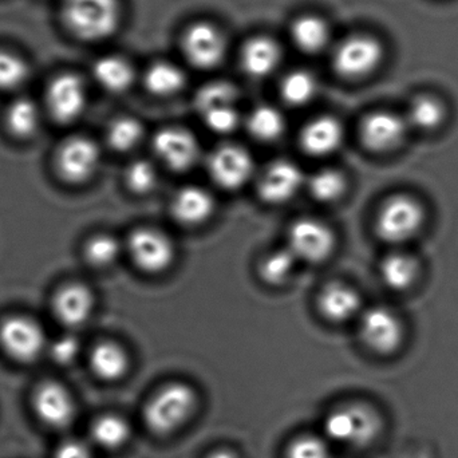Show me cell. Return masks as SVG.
I'll list each match as a JSON object with an SVG mask.
<instances>
[{
	"mask_svg": "<svg viewBox=\"0 0 458 458\" xmlns=\"http://www.w3.org/2000/svg\"><path fill=\"white\" fill-rule=\"evenodd\" d=\"M198 408V393L192 386L184 382H171L147 401L142 420L153 435L171 437L190 424Z\"/></svg>",
	"mask_w": 458,
	"mask_h": 458,
	"instance_id": "cell-1",
	"label": "cell"
},
{
	"mask_svg": "<svg viewBox=\"0 0 458 458\" xmlns=\"http://www.w3.org/2000/svg\"><path fill=\"white\" fill-rule=\"evenodd\" d=\"M118 0H64L62 19L75 37L88 42L107 39L121 23Z\"/></svg>",
	"mask_w": 458,
	"mask_h": 458,
	"instance_id": "cell-2",
	"label": "cell"
},
{
	"mask_svg": "<svg viewBox=\"0 0 458 458\" xmlns=\"http://www.w3.org/2000/svg\"><path fill=\"white\" fill-rule=\"evenodd\" d=\"M382 430L378 411L365 403H347L326 416L323 424L325 437L330 443L350 448L370 445Z\"/></svg>",
	"mask_w": 458,
	"mask_h": 458,
	"instance_id": "cell-3",
	"label": "cell"
},
{
	"mask_svg": "<svg viewBox=\"0 0 458 458\" xmlns=\"http://www.w3.org/2000/svg\"><path fill=\"white\" fill-rule=\"evenodd\" d=\"M425 225V211L417 199L409 195H395L387 199L377 215L378 236L390 244H405L421 232Z\"/></svg>",
	"mask_w": 458,
	"mask_h": 458,
	"instance_id": "cell-4",
	"label": "cell"
},
{
	"mask_svg": "<svg viewBox=\"0 0 458 458\" xmlns=\"http://www.w3.org/2000/svg\"><path fill=\"white\" fill-rule=\"evenodd\" d=\"M384 45L371 35H352L334 51L335 72L349 80H362L373 74L384 61Z\"/></svg>",
	"mask_w": 458,
	"mask_h": 458,
	"instance_id": "cell-5",
	"label": "cell"
},
{
	"mask_svg": "<svg viewBox=\"0 0 458 458\" xmlns=\"http://www.w3.org/2000/svg\"><path fill=\"white\" fill-rule=\"evenodd\" d=\"M46 106L59 123H70L82 115L88 102L82 78L72 72H62L50 81L46 89Z\"/></svg>",
	"mask_w": 458,
	"mask_h": 458,
	"instance_id": "cell-6",
	"label": "cell"
},
{
	"mask_svg": "<svg viewBox=\"0 0 458 458\" xmlns=\"http://www.w3.org/2000/svg\"><path fill=\"white\" fill-rule=\"evenodd\" d=\"M363 342L378 354H392L400 349L405 336L403 320L387 307L369 309L360 319Z\"/></svg>",
	"mask_w": 458,
	"mask_h": 458,
	"instance_id": "cell-7",
	"label": "cell"
},
{
	"mask_svg": "<svg viewBox=\"0 0 458 458\" xmlns=\"http://www.w3.org/2000/svg\"><path fill=\"white\" fill-rule=\"evenodd\" d=\"M0 344L4 352L18 362L37 360L45 347V334L34 320L26 317H13L0 326Z\"/></svg>",
	"mask_w": 458,
	"mask_h": 458,
	"instance_id": "cell-8",
	"label": "cell"
},
{
	"mask_svg": "<svg viewBox=\"0 0 458 458\" xmlns=\"http://www.w3.org/2000/svg\"><path fill=\"white\" fill-rule=\"evenodd\" d=\"M128 247L136 266L150 274L164 271L174 261V242L157 229H136L129 237Z\"/></svg>",
	"mask_w": 458,
	"mask_h": 458,
	"instance_id": "cell-9",
	"label": "cell"
},
{
	"mask_svg": "<svg viewBox=\"0 0 458 458\" xmlns=\"http://www.w3.org/2000/svg\"><path fill=\"white\" fill-rule=\"evenodd\" d=\"M182 48L193 66L201 70H211L225 59L227 42L217 27L201 21L187 30L182 39Z\"/></svg>",
	"mask_w": 458,
	"mask_h": 458,
	"instance_id": "cell-10",
	"label": "cell"
},
{
	"mask_svg": "<svg viewBox=\"0 0 458 458\" xmlns=\"http://www.w3.org/2000/svg\"><path fill=\"white\" fill-rule=\"evenodd\" d=\"M288 244V250L295 258L318 263L331 255L335 247V236L333 231L319 220L301 219L293 223L290 228Z\"/></svg>",
	"mask_w": 458,
	"mask_h": 458,
	"instance_id": "cell-11",
	"label": "cell"
},
{
	"mask_svg": "<svg viewBox=\"0 0 458 458\" xmlns=\"http://www.w3.org/2000/svg\"><path fill=\"white\" fill-rule=\"evenodd\" d=\"M99 149L88 137L67 139L56 155V168L62 179L69 182H86L96 174L99 165Z\"/></svg>",
	"mask_w": 458,
	"mask_h": 458,
	"instance_id": "cell-12",
	"label": "cell"
},
{
	"mask_svg": "<svg viewBox=\"0 0 458 458\" xmlns=\"http://www.w3.org/2000/svg\"><path fill=\"white\" fill-rule=\"evenodd\" d=\"M409 131L405 115L382 110L371 113L363 120L360 139L373 152L386 153L401 147Z\"/></svg>",
	"mask_w": 458,
	"mask_h": 458,
	"instance_id": "cell-13",
	"label": "cell"
},
{
	"mask_svg": "<svg viewBox=\"0 0 458 458\" xmlns=\"http://www.w3.org/2000/svg\"><path fill=\"white\" fill-rule=\"evenodd\" d=\"M212 180L225 190H237L250 180L253 171L252 158L237 145L217 148L208 161Z\"/></svg>",
	"mask_w": 458,
	"mask_h": 458,
	"instance_id": "cell-14",
	"label": "cell"
},
{
	"mask_svg": "<svg viewBox=\"0 0 458 458\" xmlns=\"http://www.w3.org/2000/svg\"><path fill=\"white\" fill-rule=\"evenodd\" d=\"M32 405L38 419L53 429L70 427L75 417V403L72 394L56 382L39 385L35 390Z\"/></svg>",
	"mask_w": 458,
	"mask_h": 458,
	"instance_id": "cell-15",
	"label": "cell"
},
{
	"mask_svg": "<svg viewBox=\"0 0 458 458\" xmlns=\"http://www.w3.org/2000/svg\"><path fill=\"white\" fill-rule=\"evenodd\" d=\"M156 156L174 171H187L199 157V144L191 131L182 128H166L153 139Z\"/></svg>",
	"mask_w": 458,
	"mask_h": 458,
	"instance_id": "cell-16",
	"label": "cell"
},
{
	"mask_svg": "<svg viewBox=\"0 0 458 458\" xmlns=\"http://www.w3.org/2000/svg\"><path fill=\"white\" fill-rule=\"evenodd\" d=\"M303 182V174L296 164L276 160L264 171L258 185L261 200L269 204H282L290 200Z\"/></svg>",
	"mask_w": 458,
	"mask_h": 458,
	"instance_id": "cell-17",
	"label": "cell"
},
{
	"mask_svg": "<svg viewBox=\"0 0 458 458\" xmlns=\"http://www.w3.org/2000/svg\"><path fill=\"white\" fill-rule=\"evenodd\" d=\"M93 295L82 284H69L56 293L53 309L56 319L67 327L82 326L93 311Z\"/></svg>",
	"mask_w": 458,
	"mask_h": 458,
	"instance_id": "cell-18",
	"label": "cell"
},
{
	"mask_svg": "<svg viewBox=\"0 0 458 458\" xmlns=\"http://www.w3.org/2000/svg\"><path fill=\"white\" fill-rule=\"evenodd\" d=\"M282 59L280 46L268 37H256L248 40L242 50L240 64L245 74L255 80L271 75Z\"/></svg>",
	"mask_w": 458,
	"mask_h": 458,
	"instance_id": "cell-19",
	"label": "cell"
},
{
	"mask_svg": "<svg viewBox=\"0 0 458 458\" xmlns=\"http://www.w3.org/2000/svg\"><path fill=\"white\" fill-rule=\"evenodd\" d=\"M344 128L335 118L319 117L310 121L301 133V145L304 152L317 157L330 155L341 147Z\"/></svg>",
	"mask_w": 458,
	"mask_h": 458,
	"instance_id": "cell-20",
	"label": "cell"
},
{
	"mask_svg": "<svg viewBox=\"0 0 458 458\" xmlns=\"http://www.w3.org/2000/svg\"><path fill=\"white\" fill-rule=\"evenodd\" d=\"M212 196L200 187H185L172 200V215L184 225H198L214 214Z\"/></svg>",
	"mask_w": 458,
	"mask_h": 458,
	"instance_id": "cell-21",
	"label": "cell"
},
{
	"mask_svg": "<svg viewBox=\"0 0 458 458\" xmlns=\"http://www.w3.org/2000/svg\"><path fill=\"white\" fill-rule=\"evenodd\" d=\"M360 299L349 285L331 283L323 288L319 296V309L327 319L344 322L357 314Z\"/></svg>",
	"mask_w": 458,
	"mask_h": 458,
	"instance_id": "cell-22",
	"label": "cell"
},
{
	"mask_svg": "<svg viewBox=\"0 0 458 458\" xmlns=\"http://www.w3.org/2000/svg\"><path fill=\"white\" fill-rule=\"evenodd\" d=\"M420 276V263L405 250L389 253L381 263V277L387 287L394 291H406Z\"/></svg>",
	"mask_w": 458,
	"mask_h": 458,
	"instance_id": "cell-23",
	"label": "cell"
},
{
	"mask_svg": "<svg viewBox=\"0 0 458 458\" xmlns=\"http://www.w3.org/2000/svg\"><path fill=\"white\" fill-rule=\"evenodd\" d=\"M93 373L102 381L114 382L123 378L129 369V357L120 344L102 342L90 355Z\"/></svg>",
	"mask_w": 458,
	"mask_h": 458,
	"instance_id": "cell-24",
	"label": "cell"
},
{
	"mask_svg": "<svg viewBox=\"0 0 458 458\" xmlns=\"http://www.w3.org/2000/svg\"><path fill=\"white\" fill-rule=\"evenodd\" d=\"M97 83L110 93H123L134 81V70L123 56L105 55L93 66Z\"/></svg>",
	"mask_w": 458,
	"mask_h": 458,
	"instance_id": "cell-25",
	"label": "cell"
},
{
	"mask_svg": "<svg viewBox=\"0 0 458 458\" xmlns=\"http://www.w3.org/2000/svg\"><path fill=\"white\" fill-rule=\"evenodd\" d=\"M94 443L105 451L123 448L131 437V427L125 417L115 413L102 414L94 420L90 428Z\"/></svg>",
	"mask_w": 458,
	"mask_h": 458,
	"instance_id": "cell-26",
	"label": "cell"
},
{
	"mask_svg": "<svg viewBox=\"0 0 458 458\" xmlns=\"http://www.w3.org/2000/svg\"><path fill=\"white\" fill-rule=\"evenodd\" d=\"M291 38L299 50L307 54L320 53L330 40V29L317 15H303L291 26Z\"/></svg>",
	"mask_w": 458,
	"mask_h": 458,
	"instance_id": "cell-27",
	"label": "cell"
},
{
	"mask_svg": "<svg viewBox=\"0 0 458 458\" xmlns=\"http://www.w3.org/2000/svg\"><path fill=\"white\" fill-rule=\"evenodd\" d=\"M446 117L445 105L433 96L416 97L409 105L405 118L409 128L419 131H433L443 125Z\"/></svg>",
	"mask_w": 458,
	"mask_h": 458,
	"instance_id": "cell-28",
	"label": "cell"
},
{
	"mask_svg": "<svg viewBox=\"0 0 458 458\" xmlns=\"http://www.w3.org/2000/svg\"><path fill=\"white\" fill-rule=\"evenodd\" d=\"M39 109L30 98H16L5 112V125L18 139L34 136L39 128Z\"/></svg>",
	"mask_w": 458,
	"mask_h": 458,
	"instance_id": "cell-29",
	"label": "cell"
},
{
	"mask_svg": "<svg viewBox=\"0 0 458 458\" xmlns=\"http://www.w3.org/2000/svg\"><path fill=\"white\" fill-rule=\"evenodd\" d=\"M184 85V72L171 62H157L152 64L145 74V86L155 96H174L179 93Z\"/></svg>",
	"mask_w": 458,
	"mask_h": 458,
	"instance_id": "cell-30",
	"label": "cell"
},
{
	"mask_svg": "<svg viewBox=\"0 0 458 458\" xmlns=\"http://www.w3.org/2000/svg\"><path fill=\"white\" fill-rule=\"evenodd\" d=\"M247 126L250 136L259 141L269 142L282 136L285 121L279 110L268 105H261L250 112Z\"/></svg>",
	"mask_w": 458,
	"mask_h": 458,
	"instance_id": "cell-31",
	"label": "cell"
},
{
	"mask_svg": "<svg viewBox=\"0 0 458 458\" xmlns=\"http://www.w3.org/2000/svg\"><path fill=\"white\" fill-rule=\"evenodd\" d=\"M318 83L307 70H295L283 80L280 93L283 99L293 106L309 104L317 94Z\"/></svg>",
	"mask_w": 458,
	"mask_h": 458,
	"instance_id": "cell-32",
	"label": "cell"
},
{
	"mask_svg": "<svg viewBox=\"0 0 458 458\" xmlns=\"http://www.w3.org/2000/svg\"><path fill=\"white\" fill-rule=\"evenodd\" d=\"M237 101V91L231 83L225 81L207 83L196 94L195 105L201 115L212 110L234 106Z\"/></svg>",
	"mask_w": 458,
	"mask_h": 458,
	"instance_id": "cell-33",
	"label": "cell"
},
{
	"mask_svg": "<svg viewBox=\"0 0 458 458\" xmlns=\"http://www.w3.org/2000/svg\"><path fill=\"white\" fill-rule=\"evenodd\" d=\"M310 192L315 200L331 203L338 200L346 191V180L344 174L334 169H323L312 174L309 182Z\"/></svg>",
	"mask_w": 458,
	"mask_h": 458,
	"instance_id": "cell-34",
	"label": "cell"
},
{
	"mask_svg": "<svg viewBox=\"0 0 458 458\" xmlns=\"http://www.w3.org/2000/svg\"><path fill=\"white\" fill-rule=\"evenodd\" d=\"M30 75V66L21 55L0 48V90L21 88Z\"/></svg>",
	"mask_w": 458,
	"mask_h": 458,
	"instance_id": "cell-35",
	"label": "cell"
},
{
	"mask_svg": "<svg viewBox=\"0 0 458 458\" xmlns=\"http://www.w3.org/2000/svg\"><path fill=\"white\" fill-rule=\"evenodd\" d=\"M142 137V125L131 117H121L113 121L107 129V142L118 152L133 149Z\"/></svg>",
	"mask_w": 458,
	"mask_h": 458,
	"instance_id": "cell-36",
	"label": "cell"
},
{
	"mask_svg": "<svg viewBox=\"0 0 458 458\" xmlns=\"http://www.w3.org/2000/svg\"><path fill=\"white\" fill-rule=\"evenodd\" d=\"M295 259V255L290 250H279L269 253L260 263V276L269 284H282L293 272Z\"/></svg>",
	"mask_w": 458,
	"mask_h": 458,
	"instance_id": "cell-37",
	"label": "cell"
},
{
	"mask_svg": "<svg viewBox=\"0 0 458 458\" xmlns=\"http://www.w3.org/2000/svg\"><path fill=\"white\" fill-rule=\"evenodd\" d=\"M285 458H333L330 441L310 433L298 436L285 448Z\"/></svg>",
	"mask_w": 458,
	"mask_h": 458,
	"instance_id": "cell-38",
	"label": "cell"
},
{
	"mask_svg": "<svg viewBox=\"0 0 458 458\" xmlns=\"http://www.w3.org/2000/svg\"><path fill=\"white\" fill-rule=\"evenodd\" d=\"M120 255V244L109 234H97L89 240L85 256L89 263L96 267H106L114 263Z\"/></svg>",
	"mask_w": 458,
	"mask_h": 458,
	"instance_id": "cell-39",
	"label": "cell"
},
{
	"mask_svg": "<svg viewBox=\"0 0 458 458\" xmlns=\"http://www.w3.org/2000/svg\"><path fill=\"white\" fill-rule=\"evenodd\" d=\"M126 184L134 193L144 195L150 192L157 182V174L148 161H134L129 165L125 174Z\"/></svg>",
	"mask_w": 458,
	"mask_h": 458,
	"instance_id": "cell-40",
	"label": "cell"
},
{
	"mask_svg": "<svg viewBox=\"0 0 458 458\" xmlns=\"http://www.w3.org/2000/svg\"><path fill=\"white\" fill-rule=\"evenodd\" d=\"M201 117L204 118V123L211 131L220 134L231 133L239 125V113H237L236 106L212 110Z\"/></svg>",
	"mask_w": 458,
	"mask_h": 458,
	"instance_id": "cell-41",
	"label": "cell"
},
{
	"mask_svg": "<svg viewBox=\"0 0 458 458\" xmlns=\"http://www.w3.org/2000/svg\"><path fill=\"white\" fill-rule=\"evenodd\" d=\"M80 341L74 335L59 336L53 344H51V357L59 365H70L74 362L80 352Z\"/></svg>",
	"mask_w": 458,
	"mask_h": 458,
	"instance_id": "cell-42",
	"label": "cell"
},
{
	"mask_svg": "<svg viewBox=\"0 0 458 458\" xmlns=\"http://www.w3.org/2000/svg\"><path fill=\"white\" fill-rule=\"evenodd\" d=\"M54 458H94V454L82 441L69 440L56 448Z\"/></svg>",
	"mask_w": 458,
	"mask_h": 458,
	"instance_id": "cell-43",
	"label": "cell"
},
{
	"mask_svg": "<svg viewBox=\"0 0 458 458\" xmlns=\"http://www.w3.org/2000/svg\"><path fill=\"white\" fill-rule=\"evenodd\" d=\"M206 458H240L239 454L229 448H217L212 451Z\"/></svg>",
	"mask_w": 458,
	"mask_h": 458,
	"instance_id": "cell-44",
	"label": "cell"
}]
</instances>
